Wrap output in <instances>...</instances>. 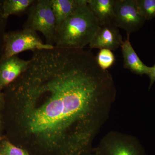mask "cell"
Wrapping results in <instances>:
<instances>
[{
  "label": "cell",
  "mask_w": 155,
  "mask_h": 155,
  "mask_svg": "<svg viewBox=\"0 0 155 155\" xmlns=\"http://www.w3.org/2000/svg\"><path fill=\"white\" fill-rule=\"evenodd\" d=\"M19 88L24 97L44 100L31 116V131H72L78 153L89 148L116 94L112 75L91 51L55 46L32 52Z\"/></svg>",
  "instance_id": "obj_1"
},
{
  "label": "cell",
  "mask_w": 155,
  "mask_h": 155,
  "mask_svg": "<svg viewBox=\"0 0 155 155\" xmlns=\"http://www.w3.org/2000/svg\"><path fill=\"white\" fill-rule=\"evenodd\" d=\"M100 26L87 0H80L74 12L56 27L54 46L84 49L89 44Z\"/></svg>",
  "instance_id": "obj_2"
},
{
  "label": "cell",
  "mask_w": 155,
  "mask_h": 155,
  "mask_svg": "<svg viewBox=\"0 0 155 155\" xmlns=\"http://www.w3.org/2000/svg\"><path fill=\"white\" fill-rule=\"evenodd\" d=\"M27 14L23 28L41 32L45 43L54 46L56 22L51 0H34Z\"/></svg>",
  "instance_id": "obj_3"
},
{
  "label": "cell",
  "mask_w": 155,
  "mask_h": 155,
  "mask_svg": "<svg viewBox=\"0 0 155 155\" xmlns=\"http://www.w3.org/2000/svg\"><path fill=\"white\" fill-rule=\"evenodd\" d=\"M54 47L44 43L36 31L23 28L4 34L1 58H10L25 51L50 49Z\"/></svg>",
  "instance_id": "obj_4"
},
{
  "label": "cell",
  "mask_w": 155,
  "mask_h": 155,
  "mask_svg": "<svg viewBox=\"0 0 155 155\" xmlns=\"http://www.w3.org/2000/svg\"><path fill=\"white\" fill-rule=\"evenodd\" d=\"M95 151L98 155H144L135 137L116 131L107 134Z\"/></svg>",
  "instance_id": "obj_5"
},
{
  "label": "cell",
  "mask_w": 155,
  "mask_h": 155,
  "mask_svg": "<svg viewBox=\"0 0 155 155\" xmlns=\"http://www.w3.org/2000/svg\"><path fill=\"white\" fill-rule=\"evenodd\" d=\"M144 18L139 12L136 0H115L114 24L130 34L144 24Z\"/></svg>",
  "instance_id": "obj_6"
},
{
  "label": "cell",
  "mask_w": 155,
  "mask_h": 155,
  "mask_svg": "<svg viewBox=\"0 0 155 155\" xmlns=\"http://www.w3.org/2000/svg\"><path fill=\"white\" fill-rule=\"evenodd\" d=\"M122 35L114 24L100 25L89 44L90 49L116 51L123 42Z\"/></svg>",
  "instance_id": "obj_7"
},
{
  "label": "cell",
  "mask_w": 155,
  "mask_h": 155,
  "mask_svg": "<svg viewBox=\"0 0 155 155\" xmlns=\"http://www.w3.org/2000/svg\"><path fill=\"white\" fill-rule=\"evenodd\" d=\"M30 60H25L17 55L0 59V87L9 85L25 72Z\"/></svg>",
  "instance_id": "obj_8"
},
{
  "label": "cell",
  "mask_w": 155,
  "mask_h": 155,
  "mask_svg": "<svg viewBox=\"0 0 155 155\" xmlns=\"http://www.w3.org/2000/svg\"><path fill=\"white\" fill-rule=\"evenodd\" d=\"M130 34H127L126 39L120 46L123 58V67L131 72L140 75H147L150 67L143 63L134 49L130 41Z\"/></svg>",
  "instance_id": "obj_9"
},
{
  "label": "cell",
  "mask_w": 155,
  "mask_h": 155,
  "mask_svg": "<svg viewBox=\"0 0 155 155\" xmlns=\"http://www.w3.org/2000/svg\"><path fill=\"white\" fill-rule=\"evenodd\" d=\"M115 0H87L100 25L114 24Z\"/></svg>",
  "instance_id": "obj_10"
},
{
  "label": "cell",
  "mask_w": 155,
  "mask_h": 155,
  "mask_svg": "<svg viewBox=\"0 0 155 155\" xmlns=\"http://www.w3.org/2000/svg\"><path fill=\"white\" fill-rule=\"evenodd\" d=\"M80 0H51L53 13L55 17L56 27L74 12Z\"/></svg>",
  "instance_id": "obj_11"
},
{
  "label": "cell",
  "mask_w": 155,
  "mask_h": 155,
  "mask_svg": "<svg viewBox=\"0 0 155 155\" xmlns=\"http://www.w3.org/2000/svg\"><path fill=\"white\" fill-rule=\"evenodd\" d=\"M34 0H4L2 1L3 17L7 19L12 15L21 16L26 13Z\"/></svg>",
  "instance_id": "obj_12"
},
{
  "label": "cell",
  "mask_w": 155,
  "mask_h": 155,
  "mask_svg": "<svg viewBox=\"0 0 155 155\" xmlns=\"http://www.w3.org/2000/svg\"><path fill=\"white\" fill-rule=\"evenodd\" d=\"M95 58L99 67L104 70H107L111 68L116 61L115 56L112 51L107 49H100Z\"/></svg>",
  "instance_id": "obj_13"
},
{
  "label": "cell",
  "mask_w": 155,
  "mask_h": 155,
  "mask_svg": "<svg viewBox=\"0 0 155 155\" xmlns=\"http://www.w3.org/2000/svg\"><path fill=\"white\" fill-rule=\"evenodd\" d=\"M139 12L145 20L155 17V0H136Z\"/></svg>",
  "instance_id": "obj_14"
},
{
  "label": "cell",
  "mask_w": 155,
  "mask_h": 155,
  "mask_svg": "<svg viewBox=\"0 0 155 155\" xmlns=\"http://www.w3.org/2000/svg\"><path fill=\"white\" fill-rule=\"evenodd\" d=\"M3 155H29L24 150L19 148L11 144L8 142H6L3 148Z\"/></svg>",
  "instance_id": "obj_15"
},
{
  "label": "cell",
  "mask_w": 155,
  "mask_h": 155,
  "mask_svg": "<svg viewBox=\"0 0 155 155\" xmlns=\"http://www.w3.org/2000/svg\"><path fill=\"white\" fill-rule=\"evenodd\" d=\"M7 19L3 17L2 10V1H0V45L3 44V36L4 30L5 25Z\"/></svg>",
  "instance_id": "obj_16"
},
{
  "label": "cell",
  "mask_w": 155,
  "mask_h": 155,
  "mask_svg": "<svg viewBox=\"0 0 155 155\" xmlns=\"http://www.w3.org/2000/svg\"><path fill=\"white\" fill-rule=\"evenodd\" d=\"M148 76L150 78L149 89L155 82V64L152 67H150L149 71L148 73Z\"/></svg>",
  "instance_id": "obj_17"
},
{
  "label": "cell",
  "mask_w": 155,
  "mask_h": 155,
  "mask_svg": "<svg viewBox=\"0 0 155 155\" xmlns=\"http://www.w3.org/2000/svg\"><path fill=\"white\" fill-rule=\"evenodd\" d=\"M83 155H98L97 154L96 152L94 150V151L92 153L90 152V151L84 153L83 154Z\"/></svg>",
  "instance_id": "obj_18"
},
{
  "label": "cell",
  "mask_w": 155,
  "mask_h": 155,
  "mask_svg": "<svg viewBox=\"0 0 155 155\" xmlns=\"http://www.w3.org/2000/svg\"><path fill=\"white\" fill-rule=\"evenodd\" d=\"M0 140H1V138H0Z\"/></svg>",
  "instance_id": "obj_19"
},
{
  "label": "cell",
  "mask_w": 155,
  "mask_h": 155,
  "mask_svg": "<svg viewBox=\"0 0 155 155\" xmlns=\"http://www.w3.org/2000/svg\"></svg>",
  "instance_id": "obj_20"
}]
</instances>
